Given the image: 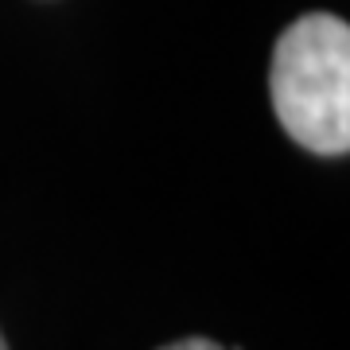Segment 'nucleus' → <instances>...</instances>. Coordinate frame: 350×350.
Instances as JSON below:
<instances>
[{
  "label": "nucleus",
  "instance_id": "f257e3e1",
  "mask_svg": "<svg viewBox=\"0 0 350 350\" xmlns=\"http://www.w3.org/2000/svg\"><path fill=\"white\" fill-rule=\"evenodd\" d=\"M276 121L315 156L350 148V27L331 12L300 16L276 39L269 66Z\"/></svg>",
  "mask_w": 350,
  "mask_h": 350
},
{
  "label": "nucleus",
  "instance_id": "f03ea898",
  "mask_svg": "<svg viewBox=\"0 0 350 350\" xmlns=\"http://www.w3.org/2000/svg\"><path fill=\"white\" fill-rule=\"evenodd\" d=\"M160 350H222V347L211 342V338H179V342H167Z\"/></svg>",
  "mask_w": 350,
  "mask_h": 350
},
{
  "label": "nucleus",
  "instance_id": "7ed1b4c3",
  "mask_svg": "<svg viewBox=\"0 0 350 350\" xmlns=\"http://www.w3.org/2000/svg\"><path fill=\"white\" fill-rule=\"evenodd\" d=\"M0 350H8V347H4V335H0Z\"/></svg>",
  "mask_w": 350,
  "mask_h": 350
}]
</instances>
